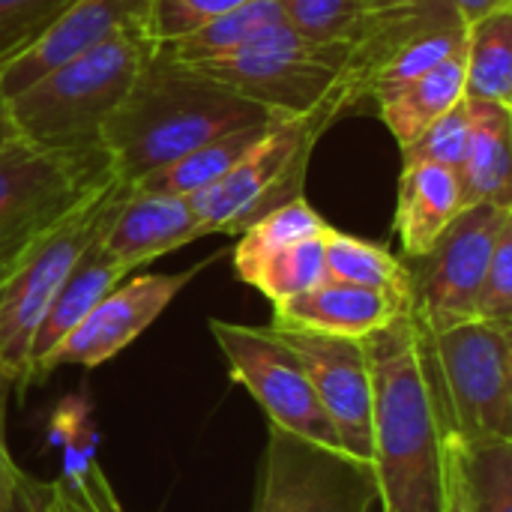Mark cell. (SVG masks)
Listing matches in <instances>:
<instances>
[{
	"instance_id": "6da1fadb",
	"label": "cell",
	"mask_w": 512,
	"mask_h": 512,
	"mask_svg": "<svg viewBox=\"0 0 512 512\" xmlns=\"http://www.w3.org/2000/svg\"><path fill=\"white\" fill-rule=\"evenodd\" d=\"M372 363V471L381 512H441L456 429L432 333L408 303L366 339Z\"/></svg>"
},
{
	"instance_id": "7a4b0ae2",
	"label": "cell",
	"mask_w": 512,
	"mask_h": 512,
	"mask_svg": "<svg viewBox=\"0 0 512 512\" xmlns=\"http://www.w3.org/2000/svg\"><path fill=\"white\" fill-rule=\"evenodd\" d=\"M273 120L285 117L270 114L267 108L198 75L186 63L168 60L156 51L129 96L105 123L102 147L114 156L117 174L135 186L147 174L225 132Z\"/></svg>"
},
{
	"instance_id": "3957f363",
	"label": "cell",
	"mask_w": 512,
	"mask_h": 512,
	"mask_svg": "<svg viewBox=\"0 0 512 512\" xmlns=\"http://www.w3.org/2000/svg\"><path fill=\"white\" fill-rule=\"evenodd\" d=\"M156 42L147 30H120L84 54L54 66L15 96L9 114L18 138L36 147H93L141 69L153 60Z\"/></svg>"
},
{
	"instance_id": "277c9868",
	"label": "cell",
	"mask_w": 512,
	"mask_h": 512,
	"mask_svg": "<svg viewBox=\"0 0 512 512\" xmlns=\"http://www.w3.org/2000/svg\"><path fill=\"white\" fill-rule=\"evenodd\" d=\"M132 183L120 174L90 192L51 228L24 243L0 264V372L21 399L30 390L27 354L30 339L54 300L63 279L72 273L87 246L105 234L108 222L129 198Z\"/></svg>"
},
{
	"instance_id": "5b68a950",
	"label": "cell",
	"mask_w": 512,
	"mask_h": 512,
	"mask_svg": "<svg viewBox=\"0 0 512 512\" xmlns=\"http://www.w3.org/2000/svg\"><path fill=\"white\" fill-rule=\"evenodd\" d=\"M342 60V48L318 45L291 24L276 21L240 48L186 66L276 117H303L324 102Z\"/></svg>"
},
{
	"instance_id": "8992f818",
	"label": "cell",
	"mask_w": 512,
	"mask_h": 512,
	"mask_svg": "<svg viewBox=\"0 0 512 512\" xmlns=\"http://www.w3.org/2000/svg\"><path fill=\"white\" fill-rule=\"evenodd\" d=\"M330 126L321 114L276 120L213 186L189 198L204 234H243L270 210L303 195L315 144Z\"/></svg>"
},
{
	"instance_id": "52a82bcc",
	"label": "cell",
	"mask_w": 512,
	"mask_h": 512,
	"mask_svg": "<svg viewBox=\"0 0 512 512\" xmlns=\"http://www.w3.org/2000/svg\"><path fill=\"white\" fill-rule=\"evenodd\" d=\"M117 177L102 147H36L15 141L0 153V264Z\"/></svg>"
},
{
	"instance_id": "ba28073f",
	"label": "cell",
	"mask_w": 512,
	"mask_h": 512,
	"mask_svg": "<svg viewBox=\"0 0 512 512\" xmlns=\"http://www.w3.org/2000/svg\"><path fill=\"white\" fill-rule=\"evenodd\" d=\"M432 354L456 438L512 441V324L471 318L435 330Z\"/></svg>"
},
{
	"instance_id": "9c48e42d",
	"label": "cell",
	"mask_w": 512,
	"mask_h": 512,
	"mask_svg": "<svg viewBox=\"0 0 512 512\" xmlns=\"http://www.w3.org/2000/svg\"><path fill=\"white\" fill-rule=\"evenodd\" d=\"M372 462L267 423L252 512H375Z\"/></svg>"
},
{
	"instance_id": "30bf717a",
	"label": "cell",
	"mask_w": 512,
	"mask_h": 512,
	"mask_svg": "<svg viewBox=\"0 0 512 512\" xmlns=\"http://www.w3.org/2000/svg\"><path fill=\"white\" fill-rule=\"evenodd\" d=\"M207 324L219 354L228 363L231 381L240 384L264 408L270 426L312 444L342 450L339 435L324 405L318 402L303 363L270 324L249 327L222 318H210Z\"/></svg>"
},
{
	"instance_id": "8fae6325",
	"label": "cell",
	"mask_w": 512,
	"mask_h": 512,
	"mask_svg": "<svg viewBox=\"0 0 512 512\" xmlns=\"http://www.w3.org/2000/svg\"><path fill=\"white\" fill-rule=\"evenodd\" d=\"M510 222L512 207L468 204L426 255L402 258L411 279V306L432 333L477 318L483 276Z\"/></svg>"
},
{
	"instance_id": "7c38bea8",
	"label": "cell",
	"mask_w": 512,
	"mask_h": 512,
	"mask_svg": "<svg viewBox=\"0 0 512 512\" xmlns=\"http://www.w3.org/2000/svg\"><path fill=\"white\" fill-rule=\"evenodd\" d=\"M273 327V324H270ZM303 363L345 453L372 462V363L366 339L273 327Z\"/></svg>"
},
{
	"instance_id": "4fadbf2b",
	"label": "cell",
	"mask_w": 512,
	"mask_h": 512,
	"mask_svg": "<svg viewBox=\"0 0 512 512\" xmlns=\"http://www.w3.org/2000/svg\"><path fill=\"white\" fill-rule=\"evenodd\" d=\"M201 267L204 264L183 270V273H144V276H132V279L126 276L39 363L36 381L63 366L96 369V366L108 363L111 357H117L120 351H126L171 306V300L189 285V279Z\"/></svg>"
},
{
	"instance_id": "5bb4252c",
	"label": "cell",
	"mask_w": 512,
	"mask_h": 512,
	"mask_svg": "<svg viewBox=\"0 0 512 512\" xmlns=\"http://www.w3.org/2000/svg\"><path fill=\"white\" fill-rule=\"evenodd\" d=\"M150 6L153 0H72L24 54L0 66V93L6 99L15 96L54 66L84 54L120 30H147Z\"/></svg>"
},
{
	"instance_id": "9a60e30c",
	"label": "cell",
	"mask_w": 512,
	"mask_h": 512,
	"mask_svg": "<svg viewBox=\"0 0 512 512\" xmlns=\"http://www.w3.org/2000/svg\"><path fill=\"white\" fill-rule=\"evenodd\" d=\"M207 237L189 198L141 192L132 186L102 234L105 252L126 270H138L168 252Z\"/></svg>"
},
{
	"instance_id": "2e32d148",
	"label": "cell",
	"mask_w": 512,
	"mask_h": 512,
	"mask_svg": "<svg viewBox=\"0 0 512 512\" xmlns=\"http://www.w3.org/2000/svg\"><path fill=\"white\" fill-rule=\"evenodd\" d=\"M411 297H399L378 288H363L351 282L324 279L306 294H297L273 306V327H300L327 336L369 339L384 330Z\"/></svg>"
},
{
	"instance_id": "e0dca14e",
	"label": "cell",
	"mask_w": 512,
	"mask_h": 512,
	"mask_svg": "<svg viewBox=\"0 0 512 512\" xmlns=\"http://www.w3.org/2000/svg\"><path fill=\"white\" fill-rule=\"evenodd\" d=\"M465 207L468 201L456 168L435 162L405 165L393 216V231L402 243V258L426 255Z\"/></svg>"
},
{
	"instance_id": "ac0fdd59",
	"label": "cell",
	"mask_w": 512,
	"mask_h": 512,
	"mask_svg": "<svg viewBox=\"0 0 512 512\" xmlns=\"http://www.w3.org/2000/svg\"><path fill=\"white\" fill-rule=\"evenodd\" d=\"M129 273L105 252L102 237H96L87 252L78 258L72 273L63 279L57 288L54 300L48 303L33 339H30V354H27V381H36L39 363L87 318V312L111 291L117 288Z\"/></svg>"
},
{
	"instance_id": "d6986e66",
	"label": "cell",
	"mask_w": 512,
	"mask_h": 512,
	"mask_svg": "<svg viewBox=\"0 0 512 512\" xmlns=\"http://www.w3.org/2000/svg\"><path fill=\"white\" fill-rule=\"evenodd\" d=\"M471 132L459 180L468 204H501L512 207V108L501 102L468 99Z\"/></svg>"
},
{
	"instance_id": "ffe728a7",
	"label": "cell",
	"mask_w": 512,
	"mask_h": 512,
	"mask_svg": "<svg viewBox=\"0 0 512 512\" xmlns=\"http://www.w3.org/2000/svg\"><path fill=\"white\" fill-rule=\"evenodd\" d=\"M468 42V39H465ZM465 99V48L423 72L420 78L375 96V108L399 147L417 141L441 114Z\"/></svg>"
},
{
	"instance_id": "44dd1931",
	"label": "cell",
	"mask_w": 512,
	"mask_h": 512,
	"mask_svg": "<svg viewBox=\"0 0 512 512\" xmlns=\"http://www.w3.org/2000/svg\"><path fill=\"white\" fill-rule=\"evenodd\" d=\"M276 123V120H273ZM273 123H258V126H243L234 132H225L195 150H189L186 156H180L177 162L147 174L144 180L135 183V189L141 192H156V195H177V198H192L195 192H204L207 186H213L216 180H222L240 159L243 153L273 126Z\"/></svg>"
},
{
	"instance_id": "7402d4cb",
	"label": "cell",
	"mask_w": 512,
	"mask_h": 512,
	"mask_svg": "<svg viewBox=\"0 0 512 512\" xmlns=\"http://www.w3.org/2000/svg\"><path fill=\"white\" fill-rule=\"evenodd\" d=\"M465 99L512 108V9L468 27Z\"/></svg>"
},
{
	"instance_id": "603a6c76",
	"label": "cell",
	"mask_w": 512,
	"mask_h": 512,
	"mask_svg": "<svg viewBox=\"0 0 512 512\" xmlns=\"http://www.w3.org/2000/svg\"><path fill=\"white\" fill-rule=\"evenodd\" d=\"M327 222L324 216L300 195L276 210H270L267 216H261L258 222H252L243 234H237V249H234V273L240 282H246L270 255L294 246V243H303V240H312V237H321L327 234Z\"/></svg>"
},
{
	"instance_id": "cb8c5ba5",
	"label": "cell",
	"mask_w": 512,
	"mask_h": 512,
	"mask_svg": "<svg viewBox=\"0 0 512 512\" xmlns=\"http://www.w3.org/2000/svg\"><path fill=\"white\" fill-rule=\"evenodd\" d=\"M276 21H285L279 0H246L240 6L222 12L219 18L207 21L204 27H198L174 42L156 45V51L177 63L210 60V57L240 48L246 39H252L255 33H261L264 27H270Z\"/></svg>"
},
{
	"instance_id": "d4e9b609",
	"label": "cell",
	"mask_w": 512,
	"mask_h": 512,
	"mask_svg": "<svg viewBox=\"0 0 512 512\" xmlns=\"http://www.w3.org/2000/svg\"><path fill=\"white\" fill-rule=\"evenodd\" d=\"M324 261H327V279L411 297L408 267L387 246L360 240L330 225V231L324 234Z\"/></svg>"
},
{
	"instance_id": "484cf974",
	"label": "cell",
	"mask_w": 512,
	"mask_h": 512,
	"mask_svg": "<svg viewBox=\"0 0 512 512\" xmlns=\"http://www.w3.org/2000/svg\"><path fill=\"white\" fill-rule=\"evenodd\" d=\"M468 512H512V441L453 444Z\"/></svg>"
},
{
	"instance_id": "4316f807",
	"label": "cell",
	"mask_w": 512,
	"mask_h": 512,
	"mask_svg": "<svg viewBox=\"0 0 512 512\" xmlns=\"http://www.w3.org/2000/svg\"><path fill=\"white\" fill-rule=\"evenodd\" d=\"M51 512H123L87 441H69L63 474L45 483Z\"/></svg>"
},
{
	"instance_id": "83f0119b",
	"label": "cell",
	"mask_w": 512,
	"mask_h": 512,
	"mask_svg": "<svg viewBox=\"0 0 512 512\" xmlns=\"http://www.w3.org/2000/svg\"><path fill=\"white\" fill-rule=\"evenodd\" d=\"M324 279H327V261H324V234H321V237L294 243V246L270 255L246 279V285L258 288L276 306L297 294H306L309 288H315Z\"/></svg>"
},
{
	"instance_id": "f1b7e54d",
	"label": "cell",
	"mask_w": 512,
	"mask_h": 512,
	"mask_svg": "<svg viewBox=\"0 0 512 512\" xmlns=\"http://www.w3.org/2000/svg\"><path fill=\"white\" fill-rule=\"evenodd\" d=\"M465 39H468V27L465 24H435V27L417 30L381 66V72L375 78V87H372V102H375V96L420 78L423 72H429L432 66H438L450 54L465 48Z\"/></svg>"
},
{
	"instance_id": "f546056e",
	"label": "cell",
	"mask_w": 512,
	"mask_h": 512,
	"mask_svg": "<svg viewBox=\"0 0 512 512\" xmlns=\"http://www.w3.org/2000/svg\"><path fill=\"white\" fill-rule=\"evenodd\" d=\"M468 132H471V111H468V99H462L447 114H441L417 141L402 147V162L405 165L435 162L459 171L468 150Z\"/></svg>"
},
{
	"instance_id": "4dcf8cb0",
	"label": "cell",
	"mask_w": 512,
	"mask_h": 512,
	"mask_svg": "<svg viewBox=\"0 0 512 512\" xmlns=\"http://www.w3.org/2000/svg\"><path fill=\"white\" fill-rule=\"evenodd\" d=\"M72 0H0V66L24 54Z\"/></svg>"
},
{
	"instance_id": "1f68e13d",
	"label": "cell",
	"mask_w": 512,
	"mask_h": 512,
	"mask_svg": "<svg viewBox=\"0 0 512 512\" xmlns=\"http://www.w3.org/2000/svg\"><path fill=\"white\" fill-rule=\"evenodd\" d=\"M246 0H153L150 6V36L156 45L174 42L198 27H204L207 21L219 18L222 12L240 6Z\"/></svg>"
},
{
	"instance_id": "d6a6232c",
	"label": "cell",
	"mask_w": 512,
	"mask_h": 512,
	"mask_svg": "<svg viewBox=\"0 0 512 512\" xmlns=\"http://www.w3.org/2000/svg\"><path fill=\"white\" fill-rule=\"evenodd\" d=\"M477 318L512 324V222L504 225L477 297Z\"/></svg>"
},
{
	"instance_id": "836d02e7",
	"label": "cell",
	"mask_w": 512,
	"mask_h": 512,
	"mask_svg": "<svg viewBox=\"0 0 512 512\" xmlns=\"http://www.w3.org/2000/svg\"><path fill=\"white\" fill-rule=\"evenodd\" d=\"M12 384L0 372V512H21V498L27 486V474L18 468L9 441H6V405Z\"/></svg>"
},
{
	"instance_id": "e575fe53",
	"label": "cell",
	"mask_w": 512,
	"mask_h": 512,
	"mask_svg": "<svg viewBox=\"0 0 512 512\" xmlns=\"http://www.w3.org/2000/svg\"><path fill=\"white\" fill-rule=\"evenodd\" d=\"M450 6H453L459 24L474 27V24H480L483 18H492V15H498V12L512 9V0H450Z\"/></svg>"
},
{
	"instance_id": "d590c367",
	"label": "cell",
	"mask_w": 512,
	"mask_h": 512,
	"mask_svg": "<svg viewBox=\"0 0 512 512\" xmlns=\"http://www.w3.org/2000/svg\"><path fill=\"white\" fill-rule=\"evenodd\" d=\"M441 512H468L465 498H462V486H459V474H456L453 447H450V462H447V486H444V507H441Z\"/></svg>"
},
{
	"instance_id": "8d00e7d4",
	"label": "cell",
	"mask_w": 512,
	"mask_h": 512,
	"mask_svg": "<svg viewBox=\"0 0 512 512\" xmlns=\"http://www.w3.org/2000/svg\"><path fill=\"white\" fill-rule=\"evenodd\" d=\"M21 512H51L48 510V492H45V483H39V480H30V477H27L24 498H21Z\"/></svg>"
},
{
	"instance_id": "74e56055",
	"label": "cell",
	"mask_w": 512,
	"mask_h": 512,
	"mask_svg": "<svg viewBox=\"0 0 512 512\" xmlns=\"http://www.w3.org/2000/svg\"><path fill=\"white\" fill-rule=\"evenodd\" d=\"M15 141H18V129H15L12 114H9V99L0 93V153H3L6 147H12Z\"/></svg>"
}]
</instances>
